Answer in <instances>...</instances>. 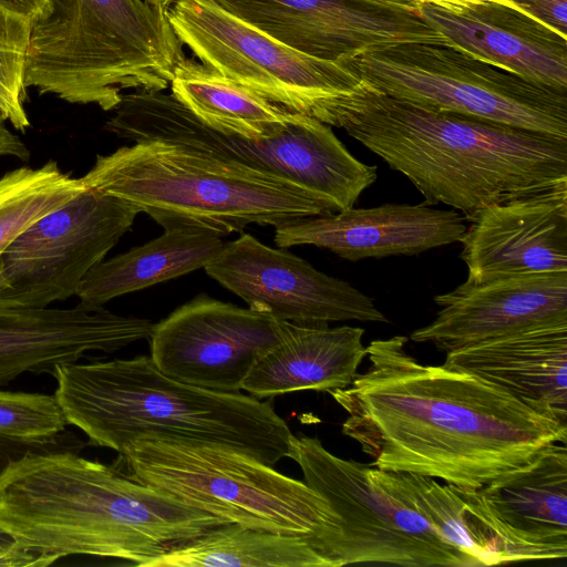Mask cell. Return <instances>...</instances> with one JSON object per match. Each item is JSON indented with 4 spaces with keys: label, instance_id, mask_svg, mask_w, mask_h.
I'll return each instance as SVG.
<instances>
[{
    "label": "cell",
    "instance_id": "cell-1",
    "mask_svg": "<svg viewBox=\"0 0 567 567\" xmlns=\"http://www.w3.org/2000/svg\"><path fill=\"white\" fill-rule=\"evenodd\" d=\"M408 338L377 339L369 367L329 391L348 413L342 434L371 466L481 488L528 462L549 443L567 442V423L471 373L423 364Z\"/></svg>",
    "mask_w": 567,
    "mask_h": 567
},
{
    "label": "cell",
    "instance_id": "cell-2",
    "mask_svg": "<svg viewBox=\"0 0 567 567\" xmlns=\"http://www.w3.org/2000/svg\"><path fill=\"white\" fill-rule=\"evenodd\" d=\"M312 117L344 130L403 174L431 205L470 220L494 203L567 182V141L473 116L435 112L360 81Z\"/></svg>",
    "mask_w": 567,
    "mask_h": 567
},
{
    "label": "cell",
    "instance_id": "cell-3",
    "mask_svg": "<svg viewBox=\"0 0 567 567\" xmlns=\"http://www.w3.org/2000/svg\"><path fill=\"white\" fill-rule=\"evenodd\" d=\"M0 524L49 565L87 555L146 565L227 524L74 450L29 452L0 474Z\"/></svg>",
    "mask_w": 567,
    "mask_h": 567
},
{
    "label": "cell",
    "instance_id": "cell-4",
    "mask_svg": "<svg viewBox=\"0 0 567 567\" xmlns=\"http://www.w3.org/2000/svg\"><path fill=\"white\" fill-rule=\"evenodd\" d=\"M52 377L68 424L92 445L120 453L157 435L229 446L271 466L291 456L295 435L270 401L176 381L151 357L59 363Z\"/></svg>",
    "mask_w": 567,
    "mask_h": 567
},
{
    "label": "cell",
    "instance_id": "cell-5",
    "mask_svg": "<svg viewBox=\"0 0 567 567\" xmlns=\"http://www.w3.org/2000/svg\"><path fill=\"white\" fill-rule=\"evenodd\" d=\"M82 179L147 214L163 228H196L219 237L250 224L276 227L299 217L337 213L292 181L162 140H141L97 155Z\"/></svg>",
    "mask_w": 567,
    "mask_h": 567
},
{
    "label": "cell",
    "instance_id": "cell-6",
    "mask_svg": "<svg viewBox=\"0 0 567 567\" xmlns=\"http://www.w3.org/2000/svg\"><path fill=\"white\" fill-rule=\"evenodd\" d=\"M185 58L167 11L145 0H53L32 24L24 84L113 111L125 90L167 89Z\"/></svg>",
    "mask_w": 567,
    "mask_h": 567
},
{
    "label": "cell",
    "instance_id": "cell-7",
    "mask_svg": "<svg viewBox=\"0 0 567 567\" xmlns=\"http://www.w3.org/2000/svg\"><path fill=\"white\" fill-rule=\"evenodd\" d=\"M118 461L126 476L227 524L313 537L342 566L340 517L328 501L305 481L247 453L215 443L141 435L123 446Z\"/></svg>",
    "mask_w": 567,
    "mask_h": 567
},
{
    "label": "cell",
    "instance_id": "cell-8",
    "mask_svg": "<svg viewBox=\"0 0 567 567\" xmlns=\"http://www.w3.org/2000/svg\"><path fill=\"white\" fill-rule=\"evenodd\" d=\"M338 63L373 89L419 107L567 141V91L526 80L450 44L396 43Z\"/></svg>",
    "mask_w": 567,
    "mask_h": 567
},
{
    "label": "cell",
    "instance_id": "cell-9",
    "mask_svg": "<svg viewBox=\"0 0 567 567\" xmlns=\"http://www.w3.org/2000/svg\"><path fill=\"white\" fill-rule=\"evenodd\" d=\"M290 458L300 466L306 484L340 517L342 566L478 567L416 512L374 484L367 475L368 464L341 458L307 435H295Z\"/></svg>",
    "mask_w": 567,
    "mask_h": 567
},
{
    "label": "cell",
    "instance_id": "cell-10",
    "mask_svg": "<svg viewBox=\"0 0 567 567\" xmlns=\"http://www.w3.org/2000/svg\"><path fill=\"white\" fill-rule=\"evenodd\" d=\"M167 16L203 64L290 112L311 116L328 93L359 82L339 63L296 51L212 0H177Z\"/></svg>",
    "mask_w": 567,
    "mask_h": 567
},
{
    "label": "cell",
    "instance_id": "cell-11",
    "mask_svg": "<svg viewBox=\"0 0 567 567\" xmlns=\"http://www.w3.org/2000/svg\"><path fill=\"white\" fill-rule=\"evenodd\" d=\"M140 212L87 187L40 218L0 261V308H45L76 295L87 272L131 228Z\"/></svg>",
    "mask_w": 567,
    "mask_h": 567
},
{
    "label": "cell",
    "instance_id": "cell-12",
    "mask_svg": "<svg viewBox=\"0 0 567 567\" xmlns=\"http://www.w3.org/2000/svg\"><path fill=\"white\" fill-rule=\"evenodd\" d=\"M286 321L205 295L153 324L151 359L176 381L239 392L257 361L284 337Z\"/></svg>",
    "mask_w": 567,
    "mask_h": 567
},
{
    "label": "cell",
    "instance_id": "cell-13",
    "mask_svg": "<svg viewBox=\"0 0 567 567\" xmlns=\"http://www.w3.org/2000/svg\"><path fill=\"white\" fill-rule=\"evenodd\" d=\"M204 269L248 308L278 320L298 324L389 322L374 301L349 282L249 234L225 243Z\"/></svg>",
    "mask_w": 567,
    "mask_h": 567
},
{
    "label": "cell",
    "instance_id": "cell-14",
    "mask_svg": "<svg viewBox=\"0 0 567 567\" xmlns=\"http://www.w3.org/2000/svg\"><path fill=\"white\" fill-rule=\"evenodd\" d=\"M280 43L339 62L370 49L447 41L420 16L357 0H212Z\"/></svg>",
    "mask_w": 567,
    "mask_h": 567
},
{
    "label": "cell",
    "instance_id": "cell-15",
    "mask_svg": "<svg viewBox=\"0 0 567 567\" xmlns=\"http://www.w3.org/2000/svg\"><path fill=\"white\" fill-rule=\"evenodd\" d=\"M188 144L292 181L337 212L353 207L378 176L377 166L355 158L330 125L302 113L293 112L285 130L260 140L225 135L197 123Z\"/></svg>",
    "mask_w": 567,
    "mask_h": 567
},
{
    "label": "cell",
    "instance_id": "cell-16",
    "mask_svg": "<svg viewBox=\"0 0 567 567\" xmlns=\"http://www.w3.org/2000/svg\"><path fill=\"white\" fill-rule=\"evenodd\" d=\"M468 221L458 241L467 281L567 271V182L488 205Z\"/></svg>",
    "mask_w": 567,
    "mask_h": 567
},
{
    "label": "cell",
    "instance_id": "cell-17",
    "mask_svg": "<svg viewBox=\"0 0 567 567\" xmlns=\"http://www.w3.org/2000/svg\"><path fill=\"white\" fill-rule=\"evenodd\" d=\"M435 319L410 339L453 351L532 326L567 320V271L465 280L437 295Z\"/></svg>",
    "mask_w": 567,
    "mask_h": 567
},
{
    "label": "cell",
    "instance_id": "cell-18",
    "mask_svg": "<svg viewBox=\"0 0 567 567\" xmlns=\"http://www.w3.org/2000/svg\"><path fill=\"white\" fill-rule=\"evenodd\" d=\"M465 230L464 218L454 209H437L426 202L388 203L290 219L275 227L274 240L279 248L312 245L358 261L419 255L458 243Z\"/></svg>",
    "mask_w": 567,
    "mask_h": 567
},
{
    "label": "cell",
    "instance_id": "cell-19",
    "mask_svg": "<svg viewBox=\"0 0 567 567\" xmlns=\"http://www.w3.org/2000/svg\"><path fill=\"white\" fill-rule=\"evenodd\" d=\"M153 323L104 307L0 308V385L23 373H49L91 351L115 352L148 339Z\"/></svg>",
    "mask_w": 567,
    "mask_h": 567
},
{
    "label": "cell",
    "instance_id": "cell-20",
    "mask_svg": "<svg viewBox=\"0 0 567 567\" xmlns=\"http://www.w3.org/2000/svg\"><path fill=\"white\" fill-rule=\"evenodd\" d=\"M367 475L416 512L440 536L472 556L478 566L556 560L549 550L529 543L508 526L481 488L440 484L430 476L371 465Z\"/></svg>",
    "mask_w": 567,
    "mask_h": 567
},
{
    "label": "cell",
    "instance_id": "cell-21",
    "mask_svg": "<svg viewBox=\"0 0 567 567\" xmlns=\"http://www.w3.org/2000/svg\"><path fill=\"white\" fill-rule=\"evenodd\" d=\"M422 19L450 45L526 80L567 91V38L496 1L458 11L422 3Z\"/></svg>",
    "mask_w": 567,
    "mask_h": 567
},
{
    "label": "cell",
    "instance_id": "cell-22",
    "mask_svg": "<svg viewBox=\"0 0 567 567\" xmlns=\"http://www.w3.org/2000/svg\"><path fill=\"white\" fill-rule=\"evenodd\" d=\"M442 365L497 384L567 423V320L449 351Z\"/></svg>",
    "mask_w": 567,
    "mask_h": 567
},
{
    "label": "cell",
    "instance_id": "cell-23",
    "mask_svg": "<svg viewBox=\"0 0 567 567\" xmlns=\"http://www.w3.org/2000/svg\"><path fill=\"white\" fill-rule=\"evenodd\" d=\"M363 334L359 327L286 321L282 339L257 361L241 390L261 400L296 391L347 388L367 357Z\"/></svg>",
    "mask_w": 567,
    "mask_h": 567
},
{
    "label": "cell",
    "instance_id": "cell-24",
    "mask_svg": "<svg viewBox=\"0 0 567 567\" xmlns=\"http://www.w3.org/2000/svg\"><path fill=\"white\" fill-rule=\"evenodd\" d=\"M502 519L526 540L567 557V449L549 443L528 462L481 487Z\"/></svg>",
    "mask_w": 567,
    "mask_h": 567
},
{
    "label": "cell",
    "instance_id": "cell-25",
    "mask_svg": "<svg viewBox=\"0 0 567 567\" xmlns=\"http://www.w3.org/2000/svg\"><path fill=\"white\" fill-rule=\"evenodd\" d=\"M221 237L196 228L167 227L157 238L95 265L76 297L90 307L205 268L224 247Z\"/></svg>",
    "mask_w": 567,
    "mask_h": 567
},
{
    "label": "cell",
    "instance_id": "cell-26",
    "mask_svg": "<svg viewBox=\"0 0 567 567\" xmlns=\"http://www.w3.org/2000/svg\"><path fill=\"white\" fill-rule=\"evenodd\" d=\"M339 567L313 537L224 524L179 544L146 567Z\"/></svg>",
    "mask_w": 567,
    "mask_h": 567
},
{
    "label": "cell",
    "instance_id": "cell-27",
    "mask_svg": "<svg viewBox=\"0 0 567 567\" xmlns=\"http://www.w3.org/2000/svg\"><path fill=\"white\" fill-rule=\"evenodd\" d=\"M169 86L198 120L229 136H274L287 127L293 114L187 58L175 68Z\"/></svg>",
    "mask_w": 567,
    "mask_h": 567
},
{
    "label": "cell",
    "instance_id": "cell-28",
    "mask_svg": "<svg viewBox=\"0 0 567 567\" xmlns=\"http://www.w3.org/2000/svg\"><path fill=\"white\" fill-rule=\"evenodd\" d=\"M85 188L82 177L63 172L52 159L38 168L22 166L4 173L0 177V261L24 230Z\"/></svg>",
    "mask_w": 567,
    "mask_h": 567
},
{
    "label": "cell",
    "instance_id": "cell-29",
    "mask_svg": "<svg viewBox=\"0 0 567 567\" xmlns=\"http://www.w3.org/2000/svg\"><path fill=\"white\" fill-rule=\"evenodd\" d=\"M33 21L0 2V121L24 133L25 68Z\"/></svg>",
    "mask_w": 567,
    "mask_h": 567
},
{
    "label": "cell",
    "instance_id": "cell-30",
    "mask_svg": "<svg viewBox=\"0 0 567 567\" xmlns=\"http://www.w3.org/2000/svg\"><path fill=\"white\" fill-rule=\"evenodd\" d=\"M66 417L55 394L0 390V437L37 444L64 443Z\"/></svg>",
    "mask_w": 567,
    "mask_h": 567
},
{
    "label": "cell",
    "instance_id": "cell-31",
    "mask_svg": "<svg viewBox=\"0 0 567 567\" xmlns=\"http://www.w3.org/2000/svg\"><path fill=\"white\" fill-rule=\"evenodd\" d=\"M539 21L553 31L567 35V0H499Z\"/></svg>",
    "mask_w": 567,
    "mask_h": 567
},
{
    "label": "cell",
    "instance_id": "cell-32",
    "mask_svg": "<svg viewBox=\"0 0 567 567\" xmlns=\"http://www.w3.org/2000/svg\"><path fill=\"white\" fill-rule=\"evenodd\" d=\"M49 563L17 543L0 524V567H47Z\"/></svg>",
    "mask_w": 567,
    "mask_h": 567
},
{
    "label": "cell",
    "instance_id": "cell-33",
    "mask_svg": "<svg viewBox=\"0 0 567 567\" xmlns=\"http://www.w3.org/2000/svg\"><path fill=\"white\" fill-rule=\"evenodd\" d=\"M71 444H37L0 437V474L8 464L29 452L48 450H72Z\"/></svg>",
    "mask_w": 567,
    "mask_h": 567
},
{
    "label": "cell",
    "instance_id": "cell-34",
    "mask_svg": "<svg viewBox=\"0 0 567 567\" xmlns=\"http://www.w3.org/2000/svg\"><path fill=\"white\" fill-rule=\"evenodd\" d=\"M3 156L28 161L30 158V152L25 143L0 121V157Z\"/></svg>",
    "mask_w": 567,
    "mask_h": 567
},
{
    "label": "cell",
    "instance_id": "cell-35",
    "mask_svg": "<svg viewBox=\"0 0 567 567\" xmlns=\"http://www.w3.org/2000/svg\"><path fill=\"white\" fill-rule=\"evenodd\" d=\"M0 2L24 13L34 22L50 13L53 0H0Z\"/></svg>",
    "mask_w": 567,
    "mask_h": 567
},
{
    "label": "cell",
    "instance_id": "cell-36",
    "mask_svg": "<svg viewBox=\"0 0 567 567\" xmlns=\"http://www.w3.org/2000/svg\"><path fill=\"white\" fill-rule=\"evenodd\" d=\"M359 2L389 9L399 12H406L420 16L421 2L419 0H357ZM422 18V17H421Z\"/></svg>",
    "mask_w": 567,
    "mask_h": 567
},
{
    "label": "cell",
    "instance_id": "cell-37",
    "mask_svg": "<svg viewBox=\"0 0 567 567\" xmlns=\"http://www.w3.org/2000/svg\"><path fill=\"white\" fill-rule=\"evenodd\" d=\"M421 3H431L447 10L452 11H458L462 9L470 8L474 4L484 3L487 1H496L499 2V0H419Z\"/></svg>",
    "mask_w": 567,
    "mask_h": 567
},
{
    "label": "cell",
    "instance_id": "cell-38",
    "mask_svg": "<svg viewBox=\"0 0 567 567\" xmlns=\"http://www.w3.org/2000/svg\"><path fill=\"white\" fill-rule=\"evenodd\" d=\"M156 9L167 11L177 0H145Z\"/></svg>",
    "mask_w": 567,
    "mask_h": 567
}]
</instances>
